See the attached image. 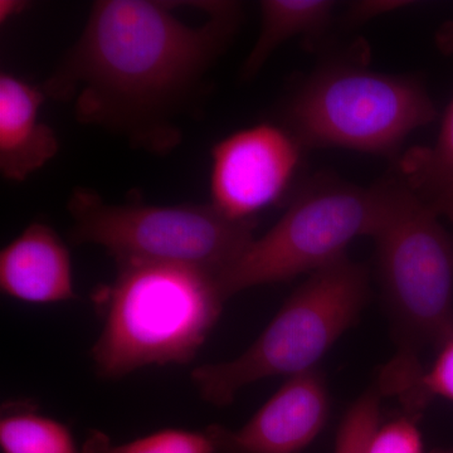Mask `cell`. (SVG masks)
<instances>
[{
	"label": "cell",
	"instance_id": "cell-1",
	"mask_svg": "<svg viewBox=\"0 0 453 453\" xmlns=\"http://www.w3.org/2000/svg\"><path fill=\"white\" fill-rule=\"evenodd\" d=\"M174 5L101 0L76 43L44 85L68 101L77 120L165 151L180 138L170 119L192 96L240 26L237 3L217 2L210 19L190 26Z\"/></svg>",
	"mask_w": 453,
	"mask_h": 453
},
{
	"label": "cell",
	"instance_id": "cell-2",
	"mask_svg": "<svg viewBox=\"0 0 453 453\" xmlns=\"http://www.w3.org/2000/svg\"><path fill=\"white\" fill-rule=\"evenodd\" d=\"M116 266L97 295L104 325L91 356L98 377L120 380L145 366L193 362L226 303L217 277L184 265Z\"/></svg>",
	"mask_w": 453,
	"mask_h": 453
},
{
	"label": "cell",
	"instance_id": "cell-3",
	"mask_svg": "<svg viewBox=\"0 0 453 453\" xmlns=\"http://www.w3.org/2000/svg\"><path fill=\"white\" fill-rule=\"evenodd\" d=\"M441 217L401 178L374 237L378 277L392 324L396 353L377 387L398 399L425 369L421 354L453 335V240Z\"/></svg>",
	"mask_w": 453,
	"mask_h": 453
},
{
	"label": "cell",
	"instance_id": "cell-4",
	"mask_svg": "<svg viewBox=\"0 0 453 453\" xmlns=\"http://www.w3.org/2000/svg\"><path fill=\"white\" fill-rule=\"evenodd\" d=\"M368 297V273L348 256L316 271L241 356L192 372L196 392L207 403L226 407L256 381L318 369L325 354L356 325Z\"/></svg>",
	"mask_w": 453,
	"mask_h": 453
},
{
	"label": "cell",
	"instance_id": "cell-5",
	"mask_svg": "<svg viewBox=\"0 0 453 453\" xmlns=\"http://www.w3.org/2000/svg\"><path fill=\"white\" fill-rule=\"evenodd\" d=\"M418 80L369 70L357 62L321 65L283 109L301 148H338L390 157L413 131L436 119Z\"/></svg>",
	"mask_w": 453,
	"mask_h": 453
},
{
	"label": "cell",
	"instance_id": "cell-6",
	"mask_svg": "<svg viewBox=\"0 0 453 453\" xmlns=\"http://www.w3.org/2000/svg\"><path fill=\"white\" fill-rule=\"evenodd\" d=\"M393 189L395 178L366 188L327 175L312 179L279 222L217 276L223 299L256 286L311 275L347 257L353 241L374 238L380 231Z\"/></svg>",
	"mask_w": 453,
	"mask_h": 453
},
{
	"label": "cell",
	"instance_id": "cell-7",
	"mask_svg": "<svg viewBox=\"0 0 453 453\" xmlns=\"http://www.w3.org/2000/svg\"><path fill=\"white\" fill-rule=\"evenodd\" d=\"M67 208L71 241L101 247L115 262L184 265L217 277L255 240V220L229 219L213 204H111L77 188Z\"/></svg>",
	"mask_w": 453,
	"mask_h": 453
},
{
	"label": "cell",
	"instance_id": "cell-8",
	"mask_svg": "<svg viewBox=\"0 0 453 453\" xmlns=\"http://www.w3.org/2000/svg\"><path fill=\"white\" fill-rule=\"evenodd\" d=\"M301 150L290 131L271 124L223 139L211 150V204L229 219L251 220L290 186Z\"/></svg>",
	"mask_w": 453,
	"mask_h": 453
},
{
	"label": "cell",
	"instance_id": "cell-9",
	"mask_svg": "<svg viewBox=\"0 0 453 453\" xmlns=\"http://www.w3.org/2000/svg\"><path fill=\"white\" fill-rule=\"evenodd\" d=\"M330 408L323 372L288 378L242 427H207L213 453H301L323 432Z\"/></svg>",
	"mask_w": 453,
	"mask_h": 453
},
{
	"label": "cell",
	"instance_id": "cell-10",
	"mask_svg": "<svg viewBox=\"0 0 453 453\" xmlns=\"http://www.w3.org/2000/svg\"><path fill=\"white\" fill-rule=\"evenodd\" d=\"M3 294L31 303L73 300L71 255L55 229L35 222L0 252Z\"/></svg>",
	"mask_w": 453,
	"mask_h": 453
},
{
	"label": "cell",
	"instance_id": "cell-11",
	"mask_svg": "<svg viewBox=\"0 0 453 453\" xmlns=\"http://www.w3.org/2000/svg\"><path fill=\"white\" fill-rule=\"evenodd\" d=\"M47 96L11 73L0 76V172L12 181H25L58 153L55 130L41 121Z\"/></svg>",
	"mask_w": 453,
	"mask_h": 453
},
{
	"label": "cell",
	"instance_id": "cell-12",
	"mask_svg": "<svg viewBox=\"0 0 453 453\" xmlns=\"http://www.w3.org/2000/svg\"><path fill=\"white\" fill-rule=\"evenodd\" d=\"M257 41L242 67L243 79L255 77L280 46L292 38L319 40L333 23L336 4L330 0H264Z\"/></svg>",
	"mask_w": 453,
	"mask_h": 453
},
{
	"label": "cell",
	"instance_id": "cell-13",
	"mask_svg": "<svg viewBox=\"0 0 453 453\" xmlns=\"http://www.w3.org/2000/svg\"><path fill=\"white\" fill-rule=\"evenodd\" d=\"M2 453H81L65 423L28 402H11L0 417Z\"/></svg>",
	"mask_w": 453,
	"mask_h": 453
},
{
	"label": "cell",
	"instance_id": "cell-14",
	"mask_svg": "<svg viewBox=\"0 0 453 453\" xmlns=\"http://www.w3.org/2000/svg\"><path fill=\"white\" fill-rule=\"evenodd\" d=\"M399 178L423 196L453 180V98L434 145L411 149L399 159Z\"/></svg>",
	"mask_w": 453,
	"mask_h": 453
},
{
	"label": "cell",
	"instance_id": "cell-15",
	"mask_svg": "<svg viewBox=\"0 0 453 453\" xmlns=\"http://www.w3.org/2000/svg\"><path fill=\"white\" fill-rule=\"evenodd\" d=\"M81 453H213L207 428L203 431L165 428L125 443H115L105 432H89Z\"/></svg>",
	"mask_w": 453,
	"mask_h": 453
},
{
	"label": "cell",
	"instance_id": "cell-16",
	"mask_svg": "<svg viewBox=\"0 0 453 453\" xmlns=\"http://www.w3.org/2000/svg\"><path fill=\"white\" fill-rule=\"evenodd\" d=\"M434 398L453 402V335L438 349L434 363L423 369L399 402L405 414L418 419Z\"/></svg>",
	"mask_w": 453,
	"mask_h": 453
},
{
	"label": "cell",
	"instance_id": "cell-17",
	"mask_svg": "<svg viewBox=\"0 0 453 453\" xmlns=\"http://www.w3.org/2000/svg\"><path fill=\"white\" fill-rule=\"evenodd\" d=\"M381 398L374 386L348 408L336 432L334 453H365L369 437L380 423Z\"/></svg>",
	"mask_w": 453,
	"mask_h": 453
},
{
	"label": "cell",
	"instance_id": "cell-18",
	"mask_svg": "<svg viewBox=\"0 0 453 453\" xmlns=\"http://www.w3.org/2000/svg\"><path fill=\"white\" fill-rule=\"evenodd\" d=\"M365 453H425L417 419L404 414L372 431Z\"/></svg>",
	"mask_w": 453,
	"mask_h": 453
},
{
	"label": "cell",
	"instance_id": "cell-19",
	"mask_svg": "<svg viewBox=\"0 0 453 453\" xmlns=\"http://www.w3.org/2000/svg\"><path fill=\"white\" fill-rule=\"evenodd\" d=\"M411 2H392V0H384V2H359L351 5L347 14L348 22L350 25H360V23L368 22L372 18L381 16V14L392 13L404 7H410Z\"/></svg>",
	"mask_w": 453,
	"mask_h": 453
},
{
	"label": "cell",
	"instance_id": "cell-20",
	"mask_svg": "<svg viewBox=\"0 0 453 453\" xmlns=\"http://www.w3.org/2000/svg\"><path fill=\"white\" fill-rule=\"evenodd\" d=\"M419 196L428 203L438 216L449 220L453 228V180Z\"/></svg>",
	"mask_w": 453,
	"mask_h": 453
},
{
	"label": "cell",
	"instance_id": "cell-21",
	"mask_svg": "<svg viewBox=\"0 0 453 453\" xmlns=\"http://www.w3.org/2000/svg\"><path fill=\"white\" fill-rule=\"evenodd\" d=\"M438 50L445 55H453V20L440 27L436 33Z\"/></svg>",
	"mask_w": 453,
	"mask_h": 453
},
{
	"label": "cell",
	"instance_id": "cell-22",
	"mask_svg": "<svg viewBox=\"0 0 453 453\" xmlns=\"http://www.w3.org/2000/svg\"><path fill=\"white\" fill-rule=\"evenodd\" d=\"M27 7L26 2L20 0H2L0 2V22L7 23L9 19L22 13Z\"/></svg>",
	"mask_w": 453,
	"mask_h": 453
},
{
	"label": "cell",
	"instance_id": "cell-23",
	"mask_svg": "<svg viewBox=\"0 0 453 453\" xmlns=\"http://www.w3.org/2000/svg\"><path fill=\"white\" fill-rule=\"evenodd\" d=\"M429 453H453V449H436Z\"/></svg>",
	"mask_w": 453,
	"mask_h": 453
}]
</instances>
